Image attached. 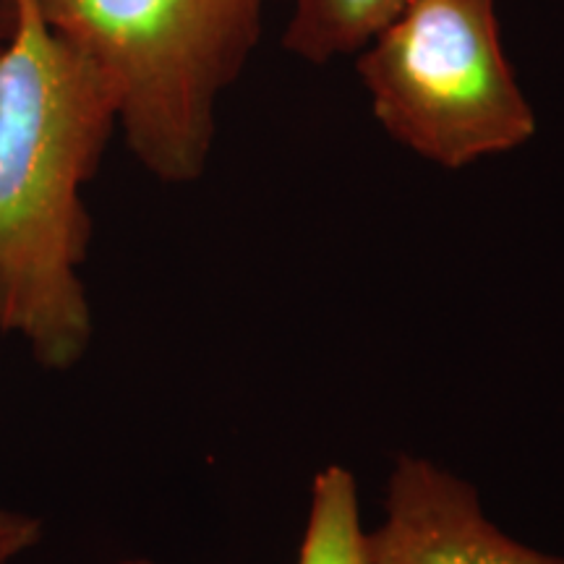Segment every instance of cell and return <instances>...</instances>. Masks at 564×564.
Listing matches in <instances>:
<instances>
[{
	"label": "cell",
	"mask_w": 564,
	"mask_h": 564,
	"mask_svg": "<svg viewBox=\"0 0 564 564\" xmlns=\"http://www.w3.org/2000/svg\"><path fill=\"white\" fill-rule=\"evenodd\" d=\"M369 564H564L512 539L486 514L476 486L423 455L394 457Z\"/></svg>",
	"instance_id": "cell-4"
},
{
	"label": "cell",
	"mask_w": 564,
	"mask_h": 564,
	"mask_svg": "<svg viewBox=\"0 0 564 564\" xmlns=\"http://www.w3.org/2000/svg\"><path fill=\"white\" fill-rule=\"evenodd\" d=\"M116 89L118 129L167 186L207 171L217 105L262 37L267 0H37Z\"/></svg>",
	"instance_id": "cell-2"
},
{
	"label": "cell",
	"mask_w": 564,
	"mask_h": 564,
	"mask_svg": "<svg viewBox=\"0 0 564 564\" xmlns=\"http://www.w3.org/2000/svg\"><path fill=\"white\" fill-rule=\"evenodd\" d=\"M116 564H160V562L147 560V556H129V560H121V562H116Z\"/></svg>",
	"instance_id": "cell-9"
},
{
	"label": "cell",
	"mask_w": 564,
	"mask_h": 564,
	"mask_svg": "<svg viewBox=\"0 0 564 564\" xmlns=\"http://www.w3.org/2000/svg\"><path fill=\"white\" fill-rule=\"evenodd\" d=\"M13 24H17V0H0V51L11 37Z\"/></svg>",
	"instance_id": "cell-8"
},
{
	"label": "cell",
	"mask_w": 564,
	"mask_h": 564,
	"mask_svg": "<svg viewBox=\"0 0 564 564\" xmlns=\"http://www.w3.org/2000/svg\"><path fill=\"white\" fill-rule=\"evenodd\" d=\"M116 129L108 74L47 24L37 0H17L0 51V333L45 371L76 369L95 340L84 186Z\"/></svg>",
	"instance_id": "cell-1"
},
{
	"label": "cell",
	"mask_w": 564,
	"mask_h": 564,
	"mask_svg": "<svg viewBox=\"0 0 564 564\" xmlns=\"http://www.w3.org/2000/svg\"><path fill=\"white\" fill-rule=\"evenodd\" d=\"M356 74L387 137L444 171L520 150L539 129L497 0H411L356 55Z\"/></svg>",
	"instance_id": "cell-3"
},
{
	"label": "cell",
	"mask_w": 564,
	"mask_h": 564,
	"mask_svg": "<svg viewBox=\"0 0 564 564\" xmlns=\"http://www.w3.org/2000/svg\"><path fill=\"white\" fill-rule=\"evenodd\" d=\"M299 564H369L358 481L345 465H327L314 476Z\"/></svg>",
	"instance_id": "cell-6"
},
{
	"label": "cell",
	"mask_w": 564,
	"mask_h": 564,
	"mask_svg": "<svg viewBox=\"0 0 564 564\" xmlns=\"http://www.w3.org/2000/svg\"><path fill=\"white\" fill-rule=\"evenodd\" d=\"M45 541V520L40 514L0 505V564H19Z\"/></svg>",
	"instance_id": "cell-7"
},
{
	"label": "cell",
	"mask_w": 564,
	"mask_h": 564,
	"mask_svg": "<svg viewBox=\"0 0 564 564\" xmlns=\"http://www.w3.org/2000/svg\"><path fill=\"white\" fill-rule=\"evenodd\" d=\"M411 0H293L282 47L314 66L358 55Z\"/></svg>",
	"instance_id": "cell-5"
}]
</instances>
